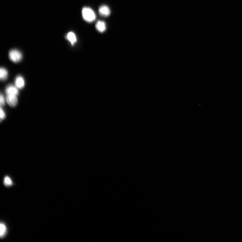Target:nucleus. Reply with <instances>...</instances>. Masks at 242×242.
I'll use <instances>...</instances> for the list:
<instances>
[{"label":"nucleus","instance_id":"obj_13","mask_svg":"<svg viewBox=\"0 0 242 242\" xmlns=\"http://www.w3.org/2000/svg\"><path fill=\"white\" fill-rule=\"evenodd\" d=\"M0 114H1V120H3L5 118L6 115H5L4 111L1 107V110H0Z\"/></svg>","mask_w":242,"mask_h":242},{"label":"nucleus","instance_id":"obj_12","mask_svg":"<svg viewBox=\"0 0 242 242\" xmlns=\"http://www.w3.org/2000/svg\"><path fill=\"white\" fill-rule=\"evenodd\" d=\"M5 99L4 95L1 94L0 95V103L1 106H3L5 104Z\"/></svg>","mask_w":242,"mask_h":242},{"label":"nucleus","instance_id":"obj_11","mask_svg":"<svg viewBox=\"0 0 242 242\" xmlns=\"http://www.w3.org/2000/svg\"><path fill=\"white\" fill-rule=\"evenodd\" d=\"M4 184L6 186H9L12 185L13 183L10 178L8 176H6L4 178Z\"/></svg>","mask_w":242,"mask_h":242},{"label":"nucleus","instance_id":"obj_9","mask_svg":"<svg viewBox=\"0 0 242 242\" xmlns=\"http://www.w3.org/2000/svg\"><path fill=\"white\" fill-rule=\"evenodd\" d=\"M67 38L72 45H73L75 44L77 41L76 38L75 34L73 32H71L68 33Z\"/></svg>","mask_w":242,"mask_h":242},{"label":"nucleus","instance_id":"obj_1","mask_svg":"<svg viewBox=\"0 0 242 242\" xmlns=\"http://www.w3.org/2000/svg\"><path fill=\"white\" fill-rule=\"evenodd\" d=\"M82 15L84 19L88 22H92L96 18V16L93 10L89 7L83 8L82 10Z\"/></svg>","mask_w":242,"mask_h":242},{"label":"nucleus","instance_id":"obj_4","mask_svg":"<svg viewBox=\"0 0 242 242\" xmlns=\"http://www.w3.org/2000/svg\"><path fill=\"white\" fill-rule=\"evenodd\" d=\"M6 92L7 95H13L17 96L19 94L17 88L12 85H9L6 87Z\"/></svg>","mask_w":242,"mask_h":242},{"label":"nucleus","instance_id":"obj_7","mask_svg":"<svg viewBox=\"0 0 242 242\" xmlns=\"http://www.w3.org/2000/svg\"><path fill=\"white\" fill-rule=\"evenodd\" d=\"M95 27L100 32L103 33L106 29V24L103 21H98L95 25Z\"/></svg>","mask_w":242,"mask_h":242},{"label":"nucleus","instance_id":"obj_5","mask_svg":"<svg viewBox=\"0 0 242 242\" xmlns=\"http://www.w3.org/2000/svg\"><path fill=\"white\" fill-rule=\"evenodd\" d=\"M99 12L100 15L103 17H107L110 14V10L109 7L105 5L100 7Z\"/></svg>","mask_w":242,"mask_h":242},{"label":"nucleus","instance_id":"obj_10","mask_svg":"<svg viewBox=\"0 0 242 242\" xmlns=\"http://www.w3.org/2000/svg\"><path fill=\"white\" fill-rule=\"evenodd\" d=\"M0 228H1V232H0V235L1 238H3L6 235L7 232V228L6 226L3 223H1V226H0Z\"/></svg>","mask_w":242,"mask_h":242},{"label":"nucleus","instance_id":"obj_6","mask_svg":"<svg viewBox=\"0 0 242 242\" xmlns=\"http://www.w3.org/2000/svg\"><path fill=\"white\" fill-rule=\"evenodd\" d=\"M15 86L18 89H22L24 87L25 82L22 76H18L15 81Z\"/></svg>","mask_w":242,"mask_h":242},{"label":"nucleus","instance_id":"obj_3","mask_svg":"<svg viewBox=\"0 0 242 242\" xmlns=\"http://www.w3.org/2000/svg\"><path fill=\"white\" fill-rule=\"evenodd\" d=\"M7 101L8 104L11 107H14L17 104L18 99L16 95H7Z\"/></svg>","mask_w":242,"mask_h":242},{"label":"nucleus","instance_id":"obj_8","mask_svg":"<svg viewBox=\"0 0 242 242\" xmlns=\"http://www.w3.org/2000/svg\"><path fill=\"white\" fill-rule=\"evenodd\" d=\"M8 75V73L6 69L1 67L0 70V78L2 81H5L6 80Z\"/></svg>","mask_w":242,"mask_h":242},{"label":"nucleus","instance_id":"obj_2","mask_svg":"<svg viewBox=\"0 0 242 242\" xmlns=\"http://www.w3.org/2000/svg\"><path fill=\"white\" fill-rule=\"evenodd\" d=\"M10 59L15 63L19 62L22 60L23 56L22 53L19 50H10L9 53Z\"/></svg>","mask_w":242,"mask_h":242}]
</instances>
